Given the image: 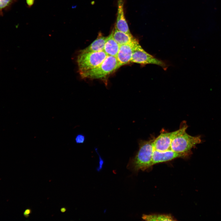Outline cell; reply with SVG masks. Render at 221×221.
<instances>
[{
    "mask_svg": "<svg viewBox=\"0 0 221 221\" xmlns=\"http://www.w3.org/2000/svg\"><path fill=\"white\" fill-rule=\"evenodd\" d=\"M154 139L139 141L138 150L128 163V167L129 169L137 172L140 170H144L153 165Z\"/></svg>",
    "mask_w": 221,
    "mask_h": 221,
    "instance_id": "obj_1",
    "label": "cell"
},
{
    "mask_svg": "<svg viewBox=\"0 0 221 221\" xmlns=\"http://www.w3.org/2000/svg\"><path fill=\"white\" fill-rule=\"evenodd\" d=\"M188 126L184 122L181 123L179 132L173 139L170 148L178 153H186L201 142L200 136H193L188 134L186 131Z\"/></svg>",
    "mask_w": 221,
    "mask_h": 221,
    "instance_id": "obj_2",
    "label": "cell"
},
{
    "mask_svg": "<svg viewBox=\"0 0 221 221\" xmlns=\"http://www.w3.org/2000/svg\"><path fill=\"white\" fill-rule=\"evenodd\" d=\"M120 67L116 57L107 55L99 66L80 73L84 79H102L113 72Z\"/></svg>",
    "mask_w": 221,
    "mask_h": 221,
    "instance_id": "obj_3",
    "label": "cell"
},
{
    "mask_svg": "<svg viewBox=\"0 0 221 221\" xmlns=\"http://www.w3.org/2000/svg\"><path fill=\"white\" fill-rule=\"evenodd\" d=\"M79 52L77 62L79 74L98 66L107 56L104 51Z\"/></svg>",
    "mask_w": 221,
    "mask_h": 221,
    "instance_id": "obj_4",
    "label": "cell"
},
{
    "mask_svg": "<svg viewBox=\"0 0 221 221\" xmlns=\"http://www.w3.org/2000/svg\"><path fill=\"white\" fill-rule=\"evenodd\" d=\"M131 62L142 65L147 64L156 65L161 67L165 70L168 65L164 61L157 59L145 51L138 41L134 48Z\"/></svg>",
    "mask_w": 221,
    "mask_h": 221,
    "instance_id": "obj_5",
    "label": "cell"
},
{
    "mask_svg": "<svg viewBox=\"0 0 221 221\" xmlns=\"http://www.w3.org/2000/svg\"><path fill=\"white\" fill-rule=\"evenodd\" d=\"M180 128L175 131L167 133H161L154 139L153 145L154 149L163 151L171 149L172 141L175 136L180 131Z\"/></svg>",
    "mask_w": 221,
    "mask_h": 221,
    "instance_id": "obj_6",
    "label": "cell"
},
{
    "mask_svg": "<svg viewBox=\"0 0 221 221\" xmlns=\"http://www.w3.org/2000/svg\"><path fill=\"white\" fill-rule=\"evenodd\" d=\"M138 41L136 39L130 43L120 45L116 57L120 67L131 62L134 47Z\"/></svg>",
    "mask_w": 221,
    "mask_h": 221,
    "instance_id": "obj_7",
    "label": "cell"
},
{
    "mask_svg": "<svg viewBox=\"0 0 221 221\" xmlns=\"http://www.w3.org/2000/svg\"><path fill=\"white\" fill-rule=\"evenodd\" d=\"M188 153L176 152L171 149L163 151L154 149L152 157V165L166 162L174 159L184 157Z\"/></svg>",
    "mask_w": 221,
    "mask_h": 221,
    "instance_id": "obj_8",
    "label": "cell"
},
{
    "mask_svg": "<svg viewBox=\"0 0 221 221\" xmlns=\"http://www.w3.org/2000/svg\"><path fill=\"white\" fill-rule=\"evenodd\" d=\"M123 4V0H118L117 14L115 28L119 31L131 35L124 16Z\"/></svg>",
    "mask_w": 221,
    "mask_h": 221,
    "instance_id": "obj_9",
    "label": "cell"
},
{
    "mask_svg": "<svg viewBox=\"0 0 221 221\" xmlns=\"http://www.w3.org/2000/svg\"><path fill=\"white\" fill-rule=\"evenodd\" d=\"M113 30L111 33L107 37L103 51L107 55L116 57L120 45L113 38Z\"/></svg>",
    "mask_w": 221,
    "mask_h": 221,
    "instance_id": "obj_10",
    "label": "cell"
},
{
    "mask_svg": "<svg viewBox=\"0 0 221 221\" xmlns=\"http://www.w3.org/2000/svg\"><path fill=\"white\" fill-rule=\"evenodd\" d=\"M107 37L99 34L97 38L89 46L81 50V52H93L103 51Z\"/></svg>",
    "mask_w": 221,
    "mask_h": 221,
    "instance_id": "obj_11",
    "label": "cell"
},
{
    "mask_svg": "<svg viewBox=\"0 0 221 221\" xmlns=\"http://www.w3.org/2000/svg\"><path fill=\"white\" fill-rule=\"evenodd\" d=\"M113 36L114 40L119 45L130 43L136 39L132 34L130 35L117 29H113Z\"/></svg>",
    "mask_w": 221,
    "mask_h": 221,
    "instance_id": "obj_12",
    "label": "cell"
},
{
    "mask_svg": "<svg viewBox=\"0 0 221 221\" xmlns=\"http://www.w3.org/2000/svg\"><path fill=\"white\" fill-rule=\"evenodd\" d=\"M143 219L148 221H174L173 217L169 215L152 214L144 215L142 216Z\"/></svg>",
    "mask_w": 221,
    "mask_h": 221,
    "instance_id": "obj_13",
    "label": "cell"
},
{
    "mask_svg": "<svg viewBox=\"0 0 221 221\" xmlns=\"http://www.w3.org/2000/svg\"><path fill=\"white\" fill-rule=\"evenodd\" d=\"M18 0H0V16L3 15V11L10 10L12 6Z\"/></svg>",
    "mask_w": 221,
    "mask_h": 221,
    "instance_id": "obj_14",
    "label": "cell"
},
{
    "mask_svg": "<svg viewBox=\"0 0 221 221\" xmlns=\"http://www.w3.org/2000/svg\"><path fill=\"white\" fill-rule=\"evenodd\" d=\"M85 140V137L82 134L77 135L75 138V141L77 143L80 144L83 143Z\"/></svg>",
    "mask_w": 221,
    "mask_h": 221,
    "instance_id": "obj_15",
    "label": "cell"
},
{
    "mask_svg": "<svg viewBox=\"0 0 221 221\" xmlns=\"http://www.w3.org/2000/svg\"><path fill=\"white\" fill-rule=\"evenodd\" d=\"M26 2L27 5V7L30 8L34 4L35 0H26Z\"/></svg>",
    "mask_w": 221,
    "mask_h": 221,
    "instance_id": "obj_16",
    "label": "cell"
},
{
    "mask_svg": "<svg viewBox=\"0 0 221 221\" xmlns=\"http://www.w3.org/2000/svg\"><path fill=\"white\" fill-rule=\"evenodd\" d=\"M31 211L30 209L27 208L26 209L23 213L24 216L27 218L29 216V215L31 213Z\"/></svg>",
    "mask_w": 221,
    "mask_h": 221,
    "instance_id": "obj_17",
    "label": "cell"
},
{
    "mask_svg": "<svg viewBox=\"0 0 221 221\" xmlns=\"http://www.w3.org/2000/svg\"><path fill=\"white\" fill-rule=\"evenodd\" d=\"M66 208L65 207H63L61 208L60 211H61L62 212H65L66 211Z\"/></svg>",
    "mask_w": 221,
    "mask_h": 221,
    "instance_id": "obj_18",
    "label": "cell"
}]
</instances>
